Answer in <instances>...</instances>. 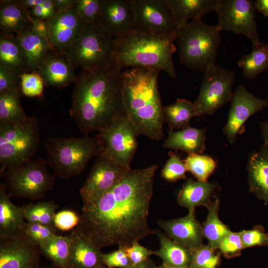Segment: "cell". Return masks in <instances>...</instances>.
I'll use <instances>...</instances> for the list:
<instances>
[{
	"mask_svg": "<svg viewBox=\"0 0 268 268\" xmlns=\"http://www.w3.org/2000/svg\"><path fill=\"white\" fill-rule=\"evenodd\" d=\"M209 245H202L193 252L190 268H216L220 264V254Z\"/></svg>",
	"mask_w": 268,
	"mask_h": 268,
	"instance_id": "obj_38",
	"label": "cell"
},
{
	"mask_svg": "<svg viewBox=\"0 0 268 268\" xmlns=\"http://www.w3.org/2000/svg\"><path fill=\"white\" fill-rule=\"evenodd\" d=\"M75 0H54L58 12L69 9L74 6Z\"/></svg>",
	"mask_w": 268,
	"mask_h": 268,
	"instance_id": "obj_51",
	"label": "cell"
},
{
	"mask_svg": "<svg viewBox=\"0 0 268 268\" xmlns=\"http://www.w3.org/2000/svg\"><path fill=\"white\" fill-rule=\"evenodd\" d=\"M74 7L84 24L99 23L101 0H75Z\"/></svg>",
	"mask_w": 268,
	"mask_h": 268,
	"instance_id": "obj_41",
	"label": "cell"
},
{
	"mask_svg": "<svg viewBox=\"0 0 268 268\" xmlns=\"http://www.w3.org/2000/svg\"><path fill=\"white\" fill-rule=\"evenodd\" d=\"M134 29L158 36L177 34L172 11L166 0H132Z\"/></svg>",
	"mask_w": 268,
	"mask_h": 268,
	"instance_id": "obj_13",
	"label": "cell"
},
{
	"mask_svg": "<svg viewBox=\"0 0 268 268\" xmlns=\"http://www.w3.org/2000/svg\"><path fill=\"white\" fill-rule=\"evenodd\" d=\"M96 268H110L106 266L105 265H102V266H99Z\"/></svg>",
	"mask_w": 268,
	"mask_h": 268,
	"instance_id": "obj_58",
	"label": "cell"
},
{
	"mask_svg": "<svg viewBox=\"0 0 268 268\" xmlns=\"http://www.w3.org/2000/svg\"><path fill=\"white\" fill-rule=\"evenodd\" d=\"M155 263L150 258L136 265H132L129 268H158Z\"/></svg>",
	"mask_w": 268,
	"mask_h": 268,
	"instance_id": "obj_55",
	"label": "cell"
},
{
	"mask_svg": "<svg viewBox=\"0 0 268 268\" xmlns=\"http://www.w3.org/2000/svg\"><path fill=\"white\" fill-rule=\"evenodd\" d=\"M96 135L100 155L128 169L137 147V132L126 115L118 117Z\"/></svg>",
	"mask_w": 268,
	"mask_h": 268,
	"instance_id": "obj_10",
	"label": "cell"
},
{
	"mask_svg": "<svg viewBox=\"0 0 268 268\" xmlns=\"http://www.w3.org/2000/svg\"><path fill=\"white\" fill-rule=\"evenodd\" d=\"M244 248L256 246H267L268 237L263 227H255L253 229L239 232Z\"/></svg>",
	"mask_w": 268,
	"mask_h": 268,
	"instance_id": "obj_44",
	"label": "cell"
},
{
	"mask_svg": "<svg viewBox=\"0 0 268 268\" xmlns=\"http://www.w3.org/2000/svg\"><path fill=\"white\" fill-rule=\"evenodd\" d=\"M74 67L63 53L51 52L37 70L45 86L58 88L74 82Z\"/></svg>",
	"mask_w": 268,
	"mask_h": 268,
	"instance_id": "obj_20",
	"label": "cell"
},
{
	"mask_svg": "<svg viewBox=\"0 0 268 268\" xmlns=\"http://www.w3.org/2000/svg\"><path fill=\"white\" fill-rule=\"evenodd\" d=\"M156 164L131 169L112 189L83 204L75 228L99 249L127 247L155 234L148 224Z\"/></svg>",
	"mask_w": 268,
	"mask_h": 268,
	"instance_id": "obj_1",
	"label": "cell"
},
{
	"mask_svg": "<svg viewBox=\"0 0 268 268\" xmlns=\"http://www.w3.org/2000/svg\"><path fill=\"white\" fill-rule=\"evenodd\" d=\"M38 268H58L53 265L52 266H47V267H42V268L39 267Z\"/></svg>",
	"mask_w": 268,
	"mask_h": 268,
	"instance_id": "obj_57",
	"label": "cell"
},
{
	"mask_svg": "<svg viewBox=\"0 0 268 268\" xmlns=\"http://www.w3.org/2000/svg\"><path fill=\"white\" fill-rule=\"evenodd\" d=\"M166 2L178 31L188 23L189 19H201L205 14L215 11L218 0H166Z\"/></svg>",
	"mask_w": 268,
	"mask_h": 268,
	"instance_id": "obj_24",
	"label": "cell"
},
{
	"mask_svg": "<svg viewBox=\"0 0 268 268\" xmlns=\"http://www.w3.org/2000/svg\"><path fill=\"white\" fill-rule=\"evenodd\" d=\"M72 238L56 235L39 246L43 254L58 268H69Z\"/></svg>",
	"mask_w": 268,
	"mask_h": 268,
	"instance_id": "obj_31",
	"label": "cell"
},
{
	"mask_svg": "<svg viewBox=\"0 0 268 268\" xmlns=\"http://www.w3.org/2000/svg\"><path fill=\"white\" fill-rule=\"evenodd\" d=\"M235 76L218 65L204 73L199 94L193 103L197 116L210 115L231 101Z\"/></svg>",
	"mask_w": 268,
	"mask_h": 268,
	"instance_id": "obj_11",
	"label": "cell"
},
{
	"mask_svg": "<svg viewBox=\"0 0 268 268\" xmlns=\"http://www.w3.org/2000/svg\"><path fill=\"white\" fill-rule=\"evenodd\" d=\"M187 171L184 160L172 151L169 152V158L161 171V177L166 181L175 182L186 178Z\"/></svg>",
	"mask_w": 268,
	"mask_h": 268,
	"instance_id": "obj_40",
	"label": "cell"
},
{
	"mask_svg": "<svg viewBox=\"0 0 268 268\" xmlns=\"http://www.w3.org/2000/svg\"><path fill=\"white\" fill-rule=\"evenodd\" d=\"M45 0H16V1L22 7L27 10L42 4Z\"/></svg>",
	"mask_w": 268,
	"mask_h": 268,
	"instance_id": "obj_52",
	"label": "cell"
},
{
	"mask_svg": "<svg viewBox=\"0 0 268 268\" xmlns=\"http://www.w3.org/2000/svg\"><path fill=\"white\" fill-rule=\"evenodd\" d=\"M72 238L69 268H96L104 265L100 249L75 228Z\"/></svg>",
	"mask_w": 268,
	"mask_h": 268,
	"instance_id": "obj_23",
	"label": "cell"
},
{
	"mask_svg": "<svg viewBox=\"0 0 268 268\" xmlns=\"http://www.w3.org/2000/svg\"><path fill=\"white\" fill-rule=\"evenodd\" d=\"M18 89H21L19 75L8 68L0 66V92Z\"/></svg>",
	"mask_w": 268,
	"mask_h": 268,
	"instance_id": "obj_47",
	"label": "cell"
},
{
	"mask_svg": "<svg viewBox=\"0 0 268 268\" xmlns=\"http://www.w3.org/2000/svg\"><path fill=\"white\" fill-rule=\"evenodd\" d=\"M99 23L116 38L134 29L132 0H101Z\"/></svg>",
	"mask_w": 268,
	"mask_h": 268,
	"instance_id": "obj_18",
	"label": "cell"
},
{
	"mask_svg": "<svg viewBox=\"0 0 268 268\" xmlns=\"http://www.w3.org/2000/svg\"><path fill=\"white\" fill-rule=\"evenodd\" d=\"M21 89L0 92V124L24 120L27 115L21 105Z\"/></svg>",
	"mask_w": 268,
	"mask_h": 268,
	"instance_id": "obj_34",
	"label": "cell"
},
{
	"mask_svg": "<svg viewBox=\"0 0 268 268\" xmlns=\"http://www.w3.org/2000/svg\"><path fill=\"white\" fill-rule=\"evenodd\" d=\"M102 258L104 265L110 268H129L132 266L123 247L110 253H102Z\"/></svg>",
	"mask_w": 268,
	"mask_h": 268,
	"instance_id": "obj_46",
	"label": "cell"
},
{
	"mask_svg": "<svg viewBox=\"0 0 268 268\" xmlns=\"http://www.w3.org/2000/svg\"><path fill=\"white\" fill-rule=\"evenodd\" d=\"M0 66L19 75L29 72L25 56L16 36H8L0 32Z\"/></svg>",
	"mask_w": 268,
	"mask_h": 268,
	"instance_id": "obj_30",
	"label": "cell"
},
{
	"mask_svg": "<svg viewBox=\"0 0 268 268\" xmlns=\"http://www.w3.org/2000/svg\"><path fill=\"white\" fill-rule=\"evenodd\" d=\"M48 164L55 175L64 179L82 173L90 160L98 156L100 146L96 136L52 137L44 143Z\"/></svg>",
	"mask_w": 268,
	"mask_h": 268,
	"instance_id": "obj_6",
	"label": "cell"
},
{
	"mask_svg": "<svg viewBox=\"0 0 268 268\" xmlns=\"http://www.w3.org/2000/svg\"><path fill=\"white\" fill-rule=\"evenodd\" d=\"M250 191L268 204V146L251 153L247 165Z\"/></svg>",
	"mask_w": 268,
	"mask_h": 268,
	"instance_id": "obj_22",
	"label": "cell"
},
{
	"mask_svg": "<svg viewBox=\"0 0 268 268\" xmlns=\"http://www.w3.org/2000/svg\"><path fill=\"white\" fill-rule=\"evenodd\" d=\"M2 183L0 185V237L23 233L25 221L22 207L14 204Z\"/></svg>",
	"mask_w": 268,
	"mask_h": 268,
	"instance_id": "obj_26",
	"label": "cell"
},
{
	"mask_svg": "<svg viewBox=\"0 0 268 268\" xmlns=\"http://www.w3.org/2000/svg\"><path fill=\"white\" fill-rule=\"evenodd\" d=\"M19 77L22 95L29 97H40L42 96L45 85L42 78L37 72L25 73L20 75Z\"/></svg>",
	"mask_w": 268,
	"mask_h": 268,
	"instance_id": "obj_42",
	"label": "cell"
},
{
	"mask_svg": "<svg viewBox=\"0 0 268 268\" xmlns=\"http://www.w3.org/2000/svg\"><path fill=\"white\" fill-rule=\"evenodd\" d=\"M157 223L168 237L192 251L202 245L203 228L196 218L195 211H189L184 217L161 220Z\"/></svg>",
	"mask_w": 268,
	"mask_h": 268,
	"instance_id": "obj_19",
	"label": "cell"
},
{
	"mask_svg": "<svg viewBox=\"0 0 268 268\" xmlns=\"http://www.w3.org/2000/svg\"><path fill=\"white\" fill-rule=\"evenodd\" d=\"M227 121L223 132L230 143L245 131L244 124L253 115L268 107V99H261L250 93L242 84L236 87L231 100Z\"/></svg>",
	"mask_w": 268,
	"mask_h": 268,
	"instance_id": "obj_15",
	"label": "cell"
},
{
	"mask_svg": "<svg viewBox=\"0 0 268 268\" xmlns=\"http://www.w3.org/2000/svg\"><path fill=\"white\" fill-rule=\"evenodd\" d=\"M155 232L159 240L160 247L153 251V254L162 260V264L173 267H189L193 251L160 231Z\"/></svg>",
	"mask_w": 268,
	"mask_h": 268,
	"instance_id": "obj_29",
	"label": "cell"
},
{
	"mask_svg": "<svg viewBox=\"0 0 268 268\" xmlns=\"http://www.w3.org/2000/svg\"><path fill=\"white\" fill-rule=\"evenodd\" d=\"M218 249L228 258L240 255L242 250L244 248L239 232L231 231L222 239Z\"/></svg>",
	"mask_w": 268,
	"mask_h": 268,
	"instance_id": "obj_43",
	"label": "cell"
},
{
	"mask_svg": "<svg viewBox=\"0 0 268 268\" xmlns=\"http://www.w3.org/2000/svg\"><path fill=\"white\" fill-rule=\"evenodd\" d=\"M220 31L201 19L192 20L177 32L180 62L187 67L206 72L216 66L218 49L221 44Z\"/></svg>",
	"mask_w": 268,
	"mask_h": 268,
	"instance_id": "obj_5",
	"label": "cell"
},
{
	"mask_svg": "<svg viewBox=\"0 0 268 268\" xmlns=\"http://www.w3.org/2000/svg\"><path fill=\"white\" fill-rule=\"evenodd\" d=\"M187 171H190L199 181L207 182L214 170L216 164L211 157L198 154H188L184 160Z\"/></svg>",
	"mask_w": 268,
	"mask_h": 268,
	"instance_id": "obj_37",
	"label": "cell"
},
{
	"mask_svg": "<svg viewBox=\"0 0 268 268\" xmlns=\"http://www.w3.org/2000/svg\"><path fill=\"white\" fill-rule=\"evenodd\" d=\"M16 38L25 56L29 72H37L48 55L53 52L50 45L32 28L31 24Z\"/></svg>",
	"mask_w": 268,
	"mask_h": 268,
	"instance_id": "obj_21",
	"label": "cell"
},
{
	"mask_svg": "<svg viewBox=\"0 0 268 268\" xmlns=\"http://www.w3.org/2000/svg\"><path fill=\"white\" fill-rule=\"evenodd\" d=\"M117 39L100 23L84 24L76 40L64 53L82 70L114 65Z\"/></svg>",
	"mask_w": 268,
	"mask_h": 268,
	"instance_id": "obj_7",
	"label": "cell"
},
{
	"mask_svg": "<svg viewBox=\"0 0 268 268\" xmlns=\"http://www.w3.org/2000/svg\"><path fill=\"white\" fill-rule=\"evenodd\" d=\"M40 253L23 233L0 237V268H38Z\"/></svg>",
	"mask_w": 268,
	"mask_h": 268,
	"instance_id": "obj_16",
	"label": "cell"
},
{
	"mask_svg": "<svg viewBox=\"0 0 268 268\" xmlns=\"http://www.w3.org/2000/svg\"><path fill=\"white\" fill-rule=\"evenodd\" d=\"M124 248L132 265L147 260L153 254V251L141 246L138 241L135 242L130 246Z\"/></svg>",
	"mask_w": 268,
	"mask_h": 268,
	"instance_id": "obj_49",
	"label": "cell"
},
{
	"mask_svg": "<svg viewBox=\"0 0 268 268\" xmlns=\"http://www.w3.org/2000/svg\"><path fill=\"white\" fill-rule=\"evenodd\" d=\"M219 205V201L217 199L209 203L207 206L208 215L202 228L204 236L207 239L209 246L215 250L218 249L222 239L231 232L218 217Z\"/></svg>",
	"mask_w": 268,
	"mask_h": 268,
	"instance_id": "obj_35",
	"label": "cell"
},
{
	"mask_svg": "<svg viewBox=\"0 0 268 268\" xmlns=\"http://www.w3.org/2000/svg\"><path fill=\"white\" fill-rule=\"evenodd\" d=\"M47 22L53 51L63 54L78 38L84 24L74 6L58 12Z\"/></svg>",
	"mask_w": 268,
	"mask_h": 268,
	"instance_id": "obj_17",
	"label": "cell"
},
{
	"mask_svg": "<svg viewBox=\"0 0 268 268\" xmlns=\"http://www.w3.org/2000/svg\"><path fill=\"white\" fill-rule=\"evenodd\" d=\"M215 188L214 184L207 182L195 181L188 179L179 192L177 202L179 205L194 211L197 206H207L210 198Z\"/></svg>",
	"mask_w": 268,
	"mask_h": 268,
	"instance_id": "obj_28",
	"label": "cell"
},
{
	"mask_svg": "<svg viewBox=\"0 0 268 268\" xmlns=\"http://www.w3.org/2000/svg\"><path fill=\"white\" fill-rule=\"evenodd\" d=\"M122 72L113 65L82 70L76 76L69 112L84 134L99 132L126 115Z\"/></svg>",
	"mask_w": 268,
	"mask_h": 268,
	"instance_id": "obj_2",
	"label": "cell"
},
{
	"mask_svg": "<svg viewBox=\"0 0 268 268\" xmlns=\"http://www.w3.org/2000/svg\"><path fill=\"white\" fill-rule=\"evenodd\" d=\"M30 15L46 21L53 19L58 13L54 0H45L41 4L29 10Z\"/></svg>",
	"mask_w": 268,
	"mask_h": 268,
	"instance_id": "obj_48",
	"label": "cell"
},
{
	"mask_svg": "<svg viewBox=\"0 0 268 268\" xmlns=\"http://www.w3.org/2000/svg\"><path fill=\"white\" fill-rule=\"evenodd\" d=\"M40 131L36 118L0 124V173L31 160L39 143Z\"/></svg>",
	"mask_w": 268,
	"mask_h": 268,
	"instance_id": "obj_8",
	"label": "cell"
},
{
	"mask_svg": "<svg viewBox=\"0 0 268 268\" xmlns=\"http://www.w3.org/2000/svg\"><path fill=\"white\" fill-rule=\"evenodd\" d=\"M130 169L104 156H97L88 178L79 190L83 204L91 202L112 189Z\"/></svg>",
	"mask_w": 268,
	"mask_h": 268,
	"instance_id": "obj_14",
	"label": "cell"
},
{
	"mask_svg": "<svg viewBox=\"0 0 268 268\" xmlns=\"http://www.w3.org/2000/svg\"><path fill=\"white\" fill-rule=\"evenodd\" d=\"M238 65L243 69V75L249 79L268 70V43L253 45L252 51L243 56Z\"/></svg>",
	"mask_w": 268,
	"mask_h": 268,
	"instance_id": "obj_33",
	"label": "cell"
},
{
	"mask_svg": "<svg viewBox=\"0 0 268 268\" xmlns=\"http://www.w3.org/2000/svg\"><path fill=\"white\" fill-rule=\"evenodd\" d=\"M267 234H268V233H267ZM267 246H268V243H267Z\"/></svg>",
	"mask_w": 268,
	"mask_h": 268,
	"instance_id": "obj_59",
	"label": "cell"
},
{
	"mask_svg": "<svg viewBox=\"0 0 268 268\" xmlns=\"http://www.w3.org/2000/svg\"><path fill=\"white\" fill-rule=\"evenodd\" d=\"M47 164L38 158L5 170L2 184L9 195L31 200L42 198L55 183V175L50 173Z\"/></svg>",
	"mask_w": 268,
	"mask_h": 268,
	"instance_id": "obj_9",
	"label": "cell"
},
{
	"mask_svg": "<svg viewBox=\"0 0 268 268\" xmlns=\"http://www.w3.org/2000/svg\"><path fill=\"white\" fill-rule=\"evenodd\" d=\"M177 34L158 36L135 29L117 39L114 65L122 70L132 67L162 70L175 78L173 54Z\"/></svg>",
	"mask_w": 268,
	"mask_h": 268,
	"instance_id": "obj_4",
	"label": "cell"
},
{
	"mask_svg": "<svg viewBox=\"0 0 268 268\" xmlns=\"http://www.w3.org/2000/svg\"><path fill=\"white\" fill-rule=\"evenodd\" d=\"M168 132L162 145L165 148L182 150L188 154H201L205 149V129L189 127L178 131L169 130Z\"/></svg>",
	"mask_w": 268,
	"mask_h": 268,
	"instance_id": "obj_25",
	"label": "cell"
},
{
	"mask_svg": "<svg viewBox=\"0 0 268 268\" xmlns=\"http://www.w3.org/2000/svg\"><path fill=\"white\" fill-rule=\"evenodd\" d=\"M31 21L32 28L44 38L50 45L49 29L47 21L32 17L31 18Z\"/></svg>",
	"mask_w": 268,
	"mask_h": 268,
	"instance_id": "obj_50",
	"label": "cell"
},
{
	"mask_svg": "<svg viewBox=\"0 0 268 268\" xmlns=\"http://www.w3.org/2000/svg\"><path fill=\"white\" fill-rule=\"evenodd\" d=\"M58 206L54 201H43L29 203L22 208L27 222L53 225L55 211Z\"/></svg>",
	"mask_w": 268,
	"mask_h": 268,
	"instance_id": "obj_36",
	"label": "cell"
},
{
	"mask_svg": "<svg viewBox=\"0 0 268 268\" xmlns=\"http://www.w3.org/2000/svg\"><path fill=\"white\" fill-rule=\"evenodd\" d=\"M158 268H190V267H173L166 266L163 264L158 266Z\"/></svg>",
	"mask_w": 268,
	"mask_h": 268,
	"instance_id": "obj_56",
	"label": "cell"
},
{
	"mask_svg": "<svg viewBox=\"0 0 268 268\" xmlns=\"http://www.w3.org/2000/svg\"><path fill=\"white\" fill-rule=\"evenodd\" d=\"M163 115L170 130L189 127L191 119L197 116L194 103L184 99H177L174 103L163 106Z\"/></svg>",
	"mask_w": 268,
	"mask_h": 268,
	"instance_id": "obj_32",
	"label": "cell"
},
{
	"mask_svg": "<svg viewBox=\"0 0 268 268\" xmlns=\"http://www.w3.org/2000/svg\"><path fill=\"white\" fill-rule=\"evenodd\" d=\"M57 230L54 225L26 222L23 233L33 243L39 247L57 235Z\"/></svg>",
	"mask_w": 268,
	"mask_h": 268,
	"instance_id": "obj_39",
	"label": "cell"
},
{
	"mask_svg": "<svg viewBox=\"0 0 268 268\" xmlns=\"http://www.w3.org/2000/svg\"><path fill=\"white\" fill-rule=\"evenodd\" d=\"M254 2L256 9L268 17V0H256Z\"/></svg>",
	"mask_w": 268,
	"mask_h": 268,
	"instance_id": "obj_53",
	"label": "cell"
},
{
	"mask_svg": "<svg viewBox=\"0 0 268 268\" xmlns=\"http://www.w3.org/2000/svg\"><path fill=\"white\" fill-rule=\"evenodd\" d=\"M256 8L250 0H218L215 12L217 14L216 27L235 34H242L258 45L260 40L255 20Z\"/></svg>",
	"mask_w": 268,
	"mask_h": 268,
	"instance_id": "obj_12",
	"label": "cell"
},
{
	"mask_svg": "<svg viewBox=\"0 0 268 268\" xmlns=\"http://www.w3.org/2000/svg\"><path fill=\"white\" fill-rule=\"evenodd\" d=\"M159 71L152 68L132 67L122 72L126 115L138 135L153 140L164 137L163 106L158 83Z\"/></svg>",
	"mask_w": 268,
	"mask_h": 268,
	"instance_id": "obj_3",
	"label": "cell"
},
{
	"mask_svg": "<svg viewBox=\"0 0 268 268\" xmlns=\"http://www.w3.org/2000/svg\"><path fill=\"white\" fill-rule=\"evenodd\" d=\"M80 219V216L75 211L64 209L55 214L54 225L57 229L64 231H70L78 225Z\"/></svg>",
	"mask_w": 268,
	"mask_h": 268,
	"instance_id": "obj_45",
	"label": "cell"
},
{
	"mask_svg": "<svg viewBox=\"0 0 268 268\" xmlns=\"http://www.w3.org/2000/svg\"><path fill=\"white\" fill-rule=\"evenodd\" d=\"M29 10L16 0L0 1V32L8 36H16L31 24Z\"/></svg>",
	"mask_w": 268,
	"mask_h": 268,
	"instance_id": "obj_27",
	"label": "cell"
},
{
	"mask_svg": "<svg viewBox=\"0 0 268 268\" xmlns=\"http://www.w3.org/2000/svg\"><path fill=\"white\" fill-rule=\"evenodd\" d=\"M259 127L264 144L268 146V121L259 122Z\"/></svg>",
	"mask_w": 268,
	"mask_h": 268,
	"instance_id": "obj_54",
	"label": "cell"
}]
</instances>
